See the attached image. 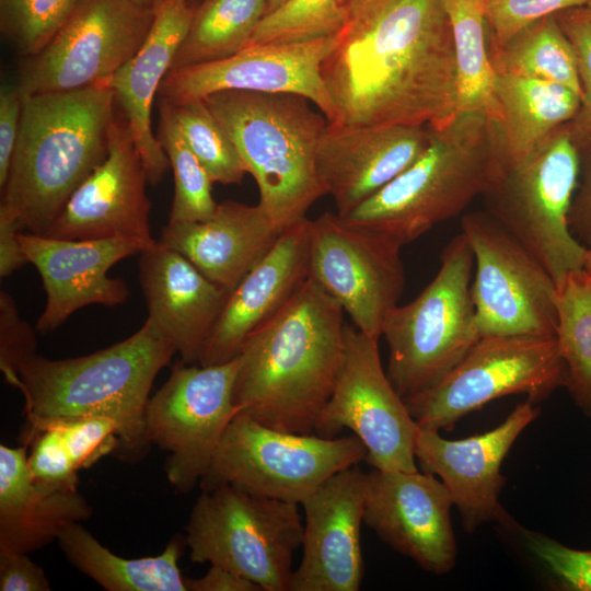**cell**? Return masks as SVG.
I'll return each instance as SVG.
<instances>
[{
	"mask_svg": "<svg viewBox=\"0 0 591 591\" xmlns=\"http://www.w3.org/2000/svg\"><path fill=\"white\" fill-rule=\"evenodd\" d=\"M170 104L185 141L212 183L240 184L247 169L230 136L205 101L199 99Z\"/></svg>",
	"mask_w": 591,
	"mask_h": 591,
	"instance_id": "36",
	"label": "cell"
},
{
	"mask_svg": "<svg viewBox=\"0 0 591 591\" xmlns=\"http://www.w3.org/2000/svg\"><path fill=\"white\" fill-rule=\"evenodd\" d=\"M190 1L194 4L195 2H201L202 0H190Z\"/></svg>",
	"mask_w": 591,
	"mask_h": 591,
	"instance_id": "55",
	"label": "cell"
},
{
	"mask_svg": "<svg viewBox=\"0 0 591 591\" xmlns=\"http://www.w3.org/2000/svg\"><path fill=\"white\" fill-rule=\"evenodd\" d=\"M286 1L288 0H266V14L265 15L271 13L273 11L281 7Z\"/></svg>",
	"mask_w": 591,
	"mask_h": 591,
	"instance_id": "51",
	"label": "cell"
},
{
	"mask_svg": "<svg viewBox=\"0 0 591 591\" xmlns=\"http://www.w3.org/2000/svg\"><path fill=\"white\" fill-rule=\"evenodd\" d=\"M581 9L584 12V14L589 18V20L591 21V2L588 3L584 7H581Z\"/></svg>",
	"mask_w": 591,
	"mask_h": 591,
	"instance_id": "54",
	"label": "cell"
},
{
	"mask_svg": "<svg viewBox=\"0 0 591 591\" xmlns=\"http://www.w3.org/2000/svg\"><path fill=\"white\" fill-rule=\"evenodd\" d=\"M591 0H483L489 54L503 47L531 23L561 11L584 7Z\"/></svg>",
	"mask_w": 591,
	"mask_h": 591,
	"instance_id": "41",
	"label": "cell"
},
{
	"mask_svg": "<svg viewBox=\"0 0 591 591\" xmlns=\"http://www.w3.org/2000/svg\"><path fill=\"white\" fill-rule=\"evenodd\" d=\"M45 428H55L61 433L77 471L88 468L101 457L115 453L118 447V426L108 417L83 416L38 421L27 425L23 442L30 444Z\"/></svg>",
	"mask_w": 591,
	"mask_h": 591,
	"instance_id": "39",
	"label": "cell"
},
{
	"mask_svg": "<svg viewBox=\"0 0 591 591\" xmlns=\"http://www.w3.org/2000/svg\"><path fill=\"white\" fill-rule=\"evenodd\" d=\"M91 514L92 508L77 487L37 483L12 513L0 517V552H35L57 540L67 525Z\"/></svg>",
	"mask_w": 591,
	"mask_h": 591,
	"instance_id": "33",
	"label": "cell"
},
{
	"mask_svg": "<svg viewBox=\"0 0 591 591\" xmlns=\"http://www.w3.org/2000/svg\"><path fill=\"white\" fill-rule=\"evenodd\" d=\"M187 591H262L253 581L220 566L210 565L200 578H186Z\"/></svg>",
	"mask_w": 591,
	"mask_h": 591,
	"instance_id": "49",
	"label": "cell"
},
{
	"mask_svg": "<svg viewBox=\"0 0 591 591\" xmlns=\"http://www.w3.org/2000/svg\"><path fill=\"white\" fill-rule=\"evenodd\" d=\"M194 9L190 0H165L139 50L108 80L151 185L160 183L170 167L152 131L153 101L188 31Z\"/></svg>",
	"mask_w": 591,
	"mask_h": 591,
	"instance_id": "26",
	"label": "cell"
},
{
	"mask_svg": "<svg viewBox=\"0 0 591 591\" xmlns=\"http://www.w3.org/2000/svg\"><path fill=\"white\" fill-rule=\"evenodd\" d=\"M136 5L155 12L165 0H130Z\"/></svg>",
	"mask_w": 591,
	"mask_h": 591,
	"instance_id": "50",
	"label": "cell"
},
{
	"mask_svg": "<svg viewBox=\"0 0 591 591\" xmlns=\"http://www.w3.org/2000/svg\"><path fill=\"white\" fill-rule=\"evenodd\" d=\"M556 336H482L433 387L404 398L419 428L451 430L485 404L511 394L535 402L565 386Z\"/></svg>",
	"mask_w": 591,
	"mask_h": 591,
	"instance_id": "11",
	"label": "cell"
},
{
	"mask_svg": "<svg viewBox=\"0 0 591 591\" xmlns=\"http://www.w3.org/2000/svg\"><path fill=\"white\" fill-rule=\"evenodd\" d=\"M526 547L566 591H591V549H577L544 534L521 529Z\"/></svg>",
	"mask_w": 591,
	"mask_h": 591,
	"instance_id": "42",
	"label": "cell"
},
{
	"mask_svg": "<svg viewBox=\"0 0 591 591\" xmlns=\"http://www.w3.org/2000/svg\"><path fill=\"white\" fill-rule=\"evenodd\" d=\"M149 183L129 126L116 112L103 162L76 189L45 235L66 240L128 239L146 248L151 236Z\"/></svg>",
	"mask_w": 591,
	"mask_h": 591,
	"instance_id": "18",
	"label": "cell"
},
{
	"mask_svg": "<svg viewBox=\"0 0 591 591\" xmlns=\"http://www.w3.org/2000/svg\"><path fill=\"white\" fill-rule=\"evenodd\" d=\"M452 506L449 490L432 474L375 468L366 474L363 524L434 575L455 564Z\"/></svg>",
	"mask_w": 591,
	"mask_h": 591,
	"instance_id": "19",
	"label": "cell"
},
{
	"mask_svg": "<svg viewBox=\"0 0 591 591\" xmlns=\"http://www.w3.org/2000/svg\"><path fill=\"white\" fill-rule=\"evenodd\" d=\"M335 36L250 46L223 59L170 70L159 100L178 104L228 90L292 93L315 104L332 123L336 112L321 66Z\"/></svg>",
	"mask_w": 591,
	"mask_h": 591,
	"instance_id": "17",
	"label": "cell"
},
{
	"mask_svg": "<svg viewBox=\"0 0 591 591\" xmlns=\"http://www.w3.org/2000/svg\"><path fill=\"white\" fill-rule=\"evenodd\" d=\"M580 169V153L564 125L483 196L486 211L543 265L557 288L583 270L588 251L569 227Z\"/></svg>",
	"mask_w": 591,
	"mask_h": 591,
	"instance_id": "9",
	"label": "cell"
},
{
	"mask_svg": "<svg viewBox=\"0 0 591 591\" xmlns=\"http://www.w3.org/2000/svg\"><path fill=\"white\" fill-rule=\"evenodd\" d=\"M280 234L258 204L228 200L207 220L167 223L160 242L230 294Z\"/></svg>",
	"mask_w": 591,
	"mask_h": 591,
	"instance_id": "27",
	"label": "cell"
},
{
	"mask_svg": "<svg viewBox=\"0 0 591 591\" xmlns=\"http://www.w3.org/2000/svg\"><path fill=\"white\" fill-rule=\"evenodd\" d=\"M495 95L502 173L532 155L581 104V97L565 85L512 74L496 73Z\"/></svg>",
	"mask_w": 591,
	"mask_h": 591,
	"instance_id": "28",
	"label": "cell"
},
{
	"mask_svg": "<svg viewBox=\"0 0 591 591\" xmlns=\"http://www.w3.org/2000/svg\"><path fill=\"white\" fill-rule=\"evenodd\" d=\"M27 463L35 482L48 486L77 487V468L55 428H45L31 441Z\"/></svg>",
	"mask_w": 591,
	"mask_h": 591,
	"instance_id": "44",
	"label": "cell"
},
{
	"mask_svg": "<svg viewBox=\"0 0 591 591\" xmlns=\"http://www.w3.org/2000/svg\"><path fill=\"white\" fill-rule=\"evenodd\" d=\"M1 591H49L44 570L27 554L0 552Z\"/></svg>",
	"mask_w": 591,
	"mask_h": 591,
	"instance_id": "46",
	"label": "cell"
},
{
	"mask_svg": "<svg viewBox=\"0 0 591 591\" xmlns=\"http://www.w3.org/2000/svg\"><path fill=\"white\" fill-rule=\"evenodd\" d=\"M298 507L230 485L201 491L185 529L190 560L232 570L262 591H289L303 536Z\"/></svg>",
	"mask_w": 591,
	"mask_h": 591,
	"instance_id": "8",
	"label": "cell"
},
{
	"mask_svg": "<svg viewBox=\"0 0 591 591\" xmlns=\"http://www.w3.org/2000/svg\"><path fill=\"white\" fill-rule=\"evenodd\" d=\"M581 181L575 194L569 213V227L573 236L588 248L591 247V153L581 157Z\"/></svg>",
	"mask_w": 591,
	"mask_h": 591,
	"instance_id": "47",
	"label": "cell"
},
{
	"mask_svg": "<svg viewBox=\"0 0 591 591\" xmlns=\"http://www.w3.org/2000/svg\"><path fill=\"white\" fill-rule=\"evenodd\" d=\"M240 361V356L213 366L177 360L148 401L146 434L151 445L169 452L165 473L177 493H189L199 485L237 414L233 391Z\"/></svg>",
	"mask_w": 591,
	"mask_h": 591,
	"instance_id": "12",
	"label": "cell"
},
{
	"mask_svg": "<svg viewBox=\"0 0 591 591\" xmlns=\"http://www.w3.org/2000/svg\"><path fill=\"white\" fill-rule=\"evenodd\" d=\"M176 352L169 336L147 317L131 336L94 354L24 363L15 385L24 398L26 425L55 418L103 416L118 426L121 461L142 460L150 447L144 412L154 379Z\"/></svg>",
	"mask_w": 591,
	"mask_h": 591,
	"instance_id": "4",
	"label": "cell"
},
{
	"mask_svg": "<svg viewBox=\"0 0 591 591\" xmlns=\"http://www.w3.org/2000/svg\"><path fill=\"white\" fill-rule=\"evenodd\" d=\"M364 0H346L348 12L350 13L356 7H358Z\"/></svg>",
	"mask_w": 591,
	"mask_h": 591,
	"instance_id": "53",
	"label": "cell"
},
{
	"mask_svg": "<svg viewBox=\"0 0 591 591\" xmlns=\"http://www.w3.org/2000/svg\"><path fill=\"white\" fill-rule=\"evenodd\" d=\"M432 129L328 123L318 142L315 165L337 213L346 217L407 169L428 147Z\"/></svg>",
	"mask_w": 591,
	"mask_h": 591,
	"instance_id": "23",
	"label": "cell"
},
{
	"mask_svg": "<svg viewBox=\"0 0 591 591\" xmlns=\"http://www.w3.org/2000/svg\"><path fill=\"white\" fill-rule=\"evenodd\" d=\"M556 16L577 57L582 99L565 128L582 157L591 153V21L581 7L561 11Z\"/></svg>",
	"mask_w": 591,
	"mask_h": 591,
	"instance_id": "40",
	"label": "cell"
},
{
	"mask_svg": "<svg viewBox=\"0 0 591 591\" xmlns=\"http://www.w3.org/2000/svg\"><path fill=\"white\" fill-rule=\"evenodd\" d=\"M18 236L46 291V305L36 323L42 334L58 328L81 308L124 304L128 287L124 280L109 277L108 271L146 248L128 239L66 240L23 231Z\"/></svg>",
	"mask_w": 591,
	"mask_h": 591,
	"instance_id": "22",
	"label": "cell"
},
{
	"mask_svg": "<svg viewBox=\"0 0 591 591\" xmlns=\"http://www.w3.org/2000/svg\"><path fill=\"white\" fill-rule=\"evenodd\" d=\"M22 93L16 85L0 91V188L8 179L12 155L20 131Z\"/></svg>",
	"mask_w": 591,
	"mask_h": 591,
	"instance_id": "45",
	"label": "cell"
},
{
	"mask_svg": "<svg viewBox=\"0 0 591 591\" xmlns=\"http://www.w3.org/2000/svg\"><path fill=\"white\" fill-rule=\"evenodd\" d=\"M474 256L471 296L482 336H556L557 286L543 265L486 210L465 213Z\"/></svg>",
	"mask_w": 591,
	"mask_h": 591,
	"instance_id": "13",
	"label": "cell"
},
{
	"mask_svg": "<svg viewBox=\"0 0 591 591\" xmlns=\"http://www.w3.org/2000/svg\"><path fill=\"white\" fill-rule=\"evenodd\" d=\"M366 474L357 465L327 478L302 503V558L289 591H358Z\"/></svg>",
	"mask_w": 591,
	"mask_h": 591,
	"instance_id": "20",
	"label": "cell"
},
{
	"mask_svg": "<svg viewBox=\"0 0 591 591\" xmlns=\"http://www.w3.org/2000/svg\"><path fill=\"white\" fill-rule=\"evenodd\" d=\"M456 66L459 112H484L495 121L498 106L483 0H444Z\"/></svg>",
	"mask_w": 591,
	"mask_h": 591,
	"instance_id": "32",
	"label": "cell"
},
{
	"mask_svg": "<svg viewBox=\"0 0 591 591\" xmlns=\"http://www.w3.org/2000/svg\"><path fill=\"white\" fill-rule=\"evenodd\" d=\"M57 542L77 569L108 591H187L178 567L183 545L176 538L158 556L132 559L113 554L80 522L67 525Z\"/></svg>",
	"mask_w": 591,
	"mask_h": 591,
	"instance_id": "29",
	"label": "cell"
},
{
	"mask_svg": "<svg viewBox=\"0 0 591 591\" xmlns=\"http://www.w3.org/2000/svg\"><path fill=\"white\" fill-rule=\"evenodd\" d=\"M311 221L286 229L228 296L199 360L201 366L239 356L246 338L275 316L309 278Z\"/></svg>",
	"mask_w": 591,
	"mask_h": 591,
	"instance_id": "24",
	"label": "cell"
},
{
	"mask_svg": "<svg viewBox=\"0 0 591 591\" xmlns=\"http://www.w3.org/2000/svg\"><path fill=\"white\" fill-rule=\"evenodd\" d=\"M344 310L310 277L244 341L233 402L267 427L310 434L344 359Z\"/></svg>",
	"mask_w": 591,
	"mask_h": 591,
	"instance_id": "2",
	"label": "cell"
},
{
	"mask_svg": "<svg viewBox=\"0 0 591 591\" xmlns=\"http://www.w3.org/2000/svg\"><path fill=\"white\" fill-rule=\"evenodd\" d=\"M501 174L494 119L459 112L432 129L428 147L407 169L343 218L403 247L461 215Z\"/></svg>",
	"mask_w": 591,
	"mask_h": 591,
	"instance_id": "5",
	"label": "cell"
},
{
	"mask_svg": "<svg viewBox=\"0 0 591 591\" xmlns=\"http://www.w3.org/2000/svg\"><path fill=\"white\" fill-rule=\"evenodd\" d=\"M341 126L445 127L459 113L444 0H364L321 66Z\"/></svg>",
	"mask_w": 591,
	"mask_h": 591,
	"instance_id": "1",
	"label": "cell"
},
{
	"mask_svg": "<svg viewBox=\"0 0 591 591\" xmlns=\"http://www.w3.org/2000/svg\"><path fill=\"white\" fill-rule=\"evenodd\" d=\"M37 340L31 325L22 318L13 298L0 292V369L15 387L22 366L36 356Z\"/></svg>",
	"mask_w": 591,
	"mask_h": 591,
	"instance_id": "43",
	"label": "cell"
},
{
	"mask_svg": "<svg viewBox=\"0 0 591 591\" xmlns=\"http://www.w3.org/2000/svg\"><path fill=\"white\" fill-rule=\"evenodd\" d=\"M366 454L355 434L329 439L288 432L236 414L198 486L207 491L230 485L301 506L327 478L357 465Z\"/></svg>",
	"mask_w": 591,
	"mask_h": 591,
	"instance_id": "10",
	"label": "cell"
},
{
	"mask_svg": "<svg viewBox=\"0 0 591 591\" xmlns=\"http://www.w3.org/2000/svg\"><path fill=\"white\" fill-rule=\"evenodd\" d=\"M344 359L314 433L336 438L349 429L367 449L364 461L380 471H416L418 425L384 371L379 339L344 325Z\"/></svg>",
	"mask_w": 591,
	"mask_h": 591,
	"instance_id": "14",
	"label": "cell"
},
{
	"mask_svg": "<svg viewBox=\"0 0 591 591\" xmlns=\"http://www.w3.org/2000/svg\"><path fill=\"white\" fill-rule=\"evenodd\" d=\"M556 338L566 366L570 396L591 419V277L584 270L569 275L557 288Z\"/></svg>",
	"mask_w": 591,
	"mask_h": 591,
	"instance_id": "34",
	"label": "cell"
},
{
	"mask_svg": "<svg viewBox=\"0 0 591 591\" xmlns=\"http://www.w3.org/2000/svg\"><path fill=\"white\" fill-rule=\"evenodd\" d=\"M401 248L326 211L311 221L309 277L339 303L356 328L380 339L384 320L404 291Z\"/></svg>",
	"mask_w": 591,
	"mask_h": 591,
	"instance_id": "16",
	"label": "cell"
},
{
	"mask_svg": "<svg viewBox=\"0 0 591 591\" xmlns=\"http://www.w3.org/2000/svg\"><path fill=\"white\" fill-rule=\"evenodd\" d=\"M225 129L258 187V205L279 232L303 220L326 195L316 173L328 125L292 93L219 91L202 99Z\"/></svg>",
	"mask_w": 591,
	"mask_h": 591,
	"instance_id": "6",
	"label": "cell"
},
{
	"mask_svg": "<svg viewBox=\"0 0 591 591\" xmlns=\"http://www.w3.org/2000/svg\"><path fill=\"white\" fill-rule=\"evenodd\" d=\"M266 14V0H202L171 70L230 57L243 49Z\"/></svg>",
	"mask_w": 591,
	"mask_h": 591,
	"instance_id": "31",
	"label": "cell"
},
{
	"mask_svg": "<svg viewBox=\"0 0 591 591\" xmlns=\"http://www.w3.org/2000/svg\"><path fill=\"white\" fill-rule=\"evenodd\" d=\"M154 15L130 0H77L58 33L22 66V95L108 81L139 50Z\"/></svg>",
	"mask_w": 591,
	"mask_h": 591,
	"instance_id": "15",
	"label": "cell"
},
{
	"mask_svg": "<svg viewBox=\"0 0 591 591\" xmlns=\"http://www.w3.org/2000/svg\"><path fill=\"white\" fill-rule=\"evenodd\" d=\"M489 58L496 73L555 82L582 99L575 49L556 14L525 26Z\"/></svg>",
	"mask_w": 591,
	"mask_h": 591,
	"instance_id": "30",
	"label": "cell"
},
{
	"mask_svg": "<svg viewBox=\"0 0 591 591\" xmlns=\"http://www.w3.org/2000/svg\"><path fill=\"white\" fill-rule=\"evenodd\" d=\"M533 403L528 398L496 428L461 440L419 428L415 457L422 472L438 476L447 487L467 532L501 517L499 495L506 480L501 463L519 434L538 417L541 410Z\"/></svg>",
	"mask_w": 591,
	"mask_h": 591,
	"instance_id": "21",
	"label": "cell"
},
{
	"mask_svg": "<svg viewBox=\"0 0 591 591\" xmlns=\"http://www.w3.org/2000/svg\"><path fill=\"white\" fill-rule=\"evenodd\" d=\"M22 231L18 219L0 208V277L7 278L27 262L19 241Z\"/></svg>",
	"mask_w": 591,
	"mask_h": 591,
	"instance_id": "48",
	"label": "cell"
},
{
	"mask_svg": "<svg viewBox=\"0 0 591 591\" xmlns=\"http://www.w3.org/2000/svg\"><path fill=\"white\" fill-rule=\"evenodd\" d=\"M348 16L346 0H288L259 21L244 48L334 36Z\"/></svg>",
	"mask_w": 591,
	"mask_h": 591,
	"instance_id": "37",
	"label": "cell"
},
{
	"mask_svg": "<svg viewBox=\"0 0 591 591\" xmlns=\"http://www.w3.org/2000/svg\"><path fill=\"white\" fill-rule=\"evenodd\" d=\"M77 0H0L2 34L25 56L38 54L70 16Z\"/></svg>",
	"mask_w": 591,
	"mask_h": 591,
	"instance_id": "38",
	"label": "cell"
},
{
	"mask_svg": "<svg viewBox=\"0 0 591 591\" xmlns=\"http://www.w3.org/2000/svg\"><path fill=\"white\" fill-rule=\"evenodd\" d=\"M473 266L461 232L442 251L425 289L386 315L381 334L389 347L386 374L403 398L437 385L482 337L471 296Z\"/></svg>",
	"mask_w": 591,
	"mask_h": 591,
	"instance_id": "7",
	"label": "cell"
},
{
	"mask_svg": "<svg viewBox=\"0 0 591 591\" xmlns=\"http://www.w3.org/2000/svg\"><path fill=\"white\" fill-rule=\"evenodd\" d=\"M583 270L589 277H591V247H589L587 251Z\"/></svg>",
	"mask_w": 591,
	"mask_h": 591,
	"instance_id": "52",
	"label": "cell"
},
{
	"mask_svg": "<svg viewBox=\"0 0 591 591\" xmlns=\"http://www.w3.org/2000/svg\"><path fill=\"white\" fill-rule=\"evenodd\" d=\"M139 280L149 315L181 360L199 363L229 293L160 241L140 253Z\"/></svg>",
	"mask_w": 591,
	"mask_h": 591,
	"instance_id": "25",
	"label": "cell"
},
{
	"mask_svg": "<svg viewBox=\"0 0 591 591\" xmlns=\"http://www.w3.org/2000/svg\"><path fill=\"white\" fill-rule=\"evenodd\" d=\"M159 101L157 138L174 176V197L167 223L207 220L218 207L211 194L212 181L185 141L171 104Z\"/></svg>",
	"mask_w": 591,
	"mask_h": 591,
	"instance_id": "35",
	"label": "cell"
},
{
	"mask_svg": "<svg viewBox=\"0 0 591 591\" xmlns=\"http://www.w3.org/2000/svg\"><path fill=\"white\" fill-rule=\"evenodd\" d=\"M116 106L108 81L22 95L20 131L0 205L22 231L44 234L103 162Z\"/></svg>",
	"mask_w": 591,
	"mask_h": 591,
	"instance_id": "3",
	"label": "cell"
}]
</instances>
